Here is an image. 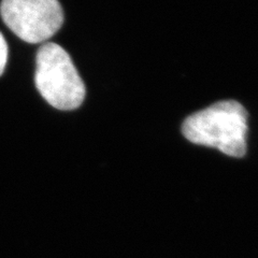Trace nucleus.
Wrapping results in <instances>:
<instances>
[{
  "instance_id": "3",
  "label": "nucleus",
  "mask_w": 258,
  "mask_h": 258,
  "mask_svg": "<svg viewBox=\"0 0 258 258\" xmlns=\"http://www.w3.org/2000/svg\"><path fill=\"white\" fill-rule=\"evenodd\" d=\"M0 13L6 25L27 43L46 41L63 23L58 0H3Z\"/></svg>"
},
{
  "instance_id": "4",
  "label": "nucleus",
  "mask_w": 258,
  "mask_h": 258,
  "mask_svg": "<svg viewBox=\"0 0 258 258\" xmlns=\"http://www.w3.org/2000/svg\"><path fill=\"white\" fill-rule=\"evenodd\" d=\"M8 44L4 35L0 32V77L3 76L8 61Z\"/></svg>"
},
{
  "instance_id": "2",
  "label": "nucleus",
  "mask_w": 258,
  "mask_h": 258,
  "mask_svg": "<svg viewBox=\"0 0 258 258\" xmlns=\"http://www.w3.org/2000/svg\"><path fill=\"white\" fill-rule=\"evenodd\" d=\"M35 82L39 93L58 110H75L83 103L85 84L69 54L54 42L39 47Z\"/></svg>"
},
{
  "instance_id": "1",
  "label": "nucleus",
  "mask_w": 258,
  "mask_h": 258,
  "mask_svg": "<svg viewBox=\"0 0 258 258\" xmlns=\"http://www.w3.org/2000/svg\"><path fill=\"white\" fill-rule=\"evenodd\" d=\"M247 119V111L241 103L225 100L189 115L182 125V133L191 143L242 157L246 153Z\"/></svg>"
}]
</instances>
